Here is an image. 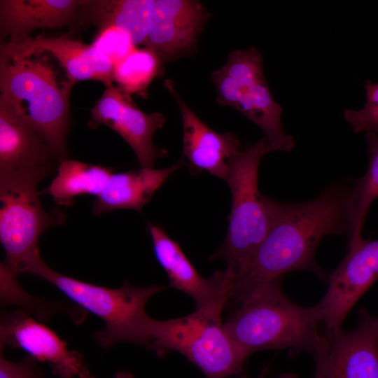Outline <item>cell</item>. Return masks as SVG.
<instances>
[{
  "mask_svg": "<svg viewBox=\"0 0 378 378\" xmlns=\"http://www.w3.org/2000/svg\"><path fill=\"white\" fill-rule=\"evenodd\" d=\"M57 74L47 55L0 50V99L10 105L62 161L67 156L69 97L74 83L59 81Z\"/></svg>",
  "mask_w": 378,
  "mask_h": 378,
  "instance_id": "3957f363",
  "label": "cell"
},
{
  "mask_svg": "<svg viewBox=\"0 0 378 378\" xmlns=\"http://www.w3.org/2000/svg\"><path fill=\"white\" fill-rule=\"evenodd\" d=\"M78 378H95L86 367L79 374ZM115 378H134V375L127 371H120L115 374Z\"/></svg>",
  "mask_w": 378,
  "mask_h": 378,
  "instance_id": "83f0119b",
  "label": "cell"
},
{
  "mask_svg": "<svg viewBox=\"0 0 378 378\" xmlns=\"http://www.w3.org/2000/svg\"><path fill=\"white\" fill-rule=\"evenodd\" d=\"M97 31L92 45L106 55L113 65L124 59L136 48L130 34L121 28L107 26Z\"/></svg>",
  "mask_w": 378,
  "mask_h": 378,
  "instance_id": "cb8c5ba5",
  "label": "cell"
},
{
  "mask_svg": "<svg viewBox=\"0 0 378 378\" xmlns=\"http://www.w3.org/2000/svg\"><path fill=\"white\" fill-rule=\"evenodd\" d=\"M328 346V337L327 335H325L321 340L314 356L316 358V368L314 378H326V365Z\"/></svg>",
  "mask_w": 378,
  "mask_h": 378,
  "instance_id": "4316f807",
  "label": "cell"
},
{
  "mask_svg": "<svg viewBox=\"0 0 378 378\" xmlns=\"http://www.w3.org/2000/svg\"><path fill=\"white\" fill-rule=\"evenodd\" d=\"M209 13L193 0H155L148 34L143 43L163 64L189 53L195 47Z\"/></svg>",
  "mask_w": 378,
  "mask_h": 378,
  "instance_id": "7c38bea8",
  "label": "cell"
},
{
  "mask_svg": "<svg viewBox=\"0 0 378 378\" xmlns=\"http://www.w3.org/2000/svg\"><path fill=\"white\" fill-rule=\"evenodd\" d=\"M241 378H248V377H242ZM257 378H263V375H260V377ZM277 378H298V377L295 374L286 373V374H281Z\"/></svg>",
  "mask_w": 378,
  "mask_h": 378,
  "instance_id": "f1b7e54d",
  "label": "cell"
},
{
  "mask_svg": "<svg viewBox=\"0 0 378 378\" xmlns=\"http://www.w3.org/2000/svg\"><path fill=\"white\" fill-rule=\"evenodd\" d=\"M163 65L158 55L150 49L135 48L113 66V80L126 94L144 96L153 80L161 74Z\"/></svg>",
  "mask_w": 378,
  "mask_h": 378,
  "instance_id": "7402d4cb",
  "label": "cell"
},
{
  "mask_svg": "<svg viewBox=\"0 0 378 378\" xmlns=\"http://www.w3.org/2000/svg\"><path fill=\"white\" fill-rule=\"evenodd\" d=\"M85 0H1L0 36L21 41L36 29H56L78 21Z\"/></svg>",
  "mask_w": 378,
  "mask_h": 378,
  "instance_id": "ac0fdd59",
  "label": "cell"
},
{
  "mask_svg": "<svg viewBox=\"0 0 378 378\" xmlns=\"http://www.w3.org/2000/svg\"><path fill=\"white\" fill-rule=\"evenodd\" d=\"M111 168L64 159L59 162L57 174L40 195H48L57 205L70 206L76 197L99 196L109 176Z\"/></svg>",
  "mask_w": 378,
  "mask_h": 378,
  "instance_id": "44dd1931",
  "label": "cell"
},
{
  "mask_svg": "<svg viewBox=\"0 0 378 378\" xmlns=\"http://www.w3.org/2000/svg\"><path fill=\"white\" fill-rule=\"evenodd\" d=\"M366 102L362 109H346L344 113L345 120L354 132L378 133V83L367 80L365 83Z\"/></svg>",
  "mask_w": 378,
  "mask_h": 378,
  "instance_id": "d4e9b609",
  "label": "cell"
},
{
  "mask_svg": "<svg viewBox=\"0 0 378 378\" xmlns=\"http://www.w3.org/2000/svg\"><path fill=\"white\" fill-rule=\"evenodd\" d=\"M90 112L89 126L102 124L117 132L134 150L141 168H154L157 159L167 155L153 142L154 133L165 123L164 115L144 113L118 87L106 88Z\"/></svg>",
  "mask_w": 378,
  "mask_h": 378,
  "instance_id": "30bf717a",
  "label": "cell"
},
{
  "mask_svg": "<svg viewBox=\"0 0 378 378\" xmlns=\"http://www.w3.org/2000/svg\"><path fill=\"white\" fill-rule=\"evenodd\" d=\"M358 313L355 329L328 333L326 378H378V318Z\"/></svg>",
  "mask_w": 378,
  "mask_h": 378,
  "instance_id": "2e32d148",
  "label": "cell"
},
{
  "mask_svg": "<svg viewBox=\"0 0 378 378\" xmlns=\"http://www.w3.org/2000/svg\"><path fill=\"white\" fill-rule=\"evenodd\" d=\"M220 302L180 318L160 321L147 316L139 345L157 356L177 351L195 365L206 378H226L241 373L248 358L226 332Z\"/></svg>",
  "mask_w": 378,
  "mask_h": 378,
  "instance_id": "277c9868",
  "label": "cell"
},
{
  "mask_svg": "<svg viewBox=\"0 0 378 378\" xmlns=\"http://www.w3.org/2000/svg\"><path fill=\"white\" fill-rule=\"evenodd\" d=\"M273 150L264 136L230 159L226 181L232 193L231 211L224 242L211 257L227 263L232 279L248 267L274 223L278 201L258 190V169L262 158Z\"/></svg>",
  "mask_w": 378,
  "mask_h": 378,
  "instance_id": "5b68a950",
  "label": "cell"
},
{
  "mask_svg": "<svg viewBox=\"0 0 378 378\" xmlns=\"http://www.w3.org/2000/svg\"><path fill=\"white\" fill-rule=\"evenodd\" d=\"M154 6L155 0H85L77 22L97 29L121 28L136 47L143 45L148 34Z\"/></svg>",
  "mask_w": 378,
  "mask_h": 378,
  "instance_id": "ffe728a7",
  "label": "cell"
},
{
  "mask_svg": "<svg viewBox=\"0 0 378 378\" xmlns=\"http://www.w3.org/2000/svg\"><path fill=\"white\" fill-rule=\"evenodd\" d=\"M50 175L43 171L0 174V241L6 252L2 264L14 275L32 273L43 261L38 247L48 228L65 223L57 208L45 210L38 186Z\"/></svg>",
  "mask_w": 378,
  "mask_h": 378,
  "instance_id": "8992f818",
  "label": "cell"
},
{
  "mask_svg": "<svg viewBox=\"0 0 378 378\" xmlns=\"http://www.w3.org/2000/svg\"><path fill=\"white\" fill-rule=\"evenodd\" d=\"M0 50L24 56L50 53L66 72L74 84L80 80H94L106 88L113 85V62L92 44L67 36H27L15 42H1Z\"/></svg>",
  "mask_w": 378,
  "mask_h": 378,
  "instance_id": "9a60e30c",
  "label": "cell"
},
{
  "mask_svg": "<svg viewBox=\"0 0 378 378\" xmlns=\"http://www.w3.org/2000/svg\"><path fill=\"white\" fill-rule=\"evenodd\" d=\"M278 279L252 289L237 302L239 306L223 326L248 356L265 349H289L315 356L323 337L319 305L300 306L282 291Z\"/></svg>",
  "mask_w": 378,
  "mask_h": 378,
  "instance_id": "7a4b0ae2",
  "label": "cell"
},
{
  "mask_svg": "<svg viewBox=\"0 0 378 378\" xmlns=\"http://www.w3.org/2000/svg\"><path fill=\"white\" fill-rule=\"evenodd\" d=\"M369 157L368 167L360 178L351 179V206L354 216L356 231L349 239L361 237L368 210L372 202L378 197V133L365 134Z\"/></svg>",
  "mask_w": 378,
  "mask_h": 378,
  "instance_id": "603a6c76",
  "label": "cell"
},
{
  "mask_svg": "<svg viewBox=\"0 0 378 378\" xmlns=\"http://www.w3.org/2000/svg\"><path fill=\"white\" fill-rule=\"evenodd\" d=\"M351 186L333 183L316 198L301 203L278 202L274 223L246 269L232 279L230 299L294 270L326 274L315 260V252L326 235L349 237L356 231L351 206Z\"/></svg>",
  "mask_w": 378,
  "mask_h": 378,
  "instance_id": "6da1fadb",
  "label": "cell"
},
{
  "mask_svg": "<svg viewBox=\"0 0 378 378\" xmlns=\"http://www.w3.org/2000/svg\"><path fill=\"white\" fill-rule=\"evenodd\" d=\"M211 78L219 105L236 109L259 127L273 151L293 150L294 139L283 128L282 108L271 94L264 74L263 57L257 48L231 52Z\"/></svg>",
  "mask_w": 378,
  "mask_h": 378,
  "instance_id": "ba28073f",
  "label": "cell"
},
{
  "mask_svg": "<svg viewBox=\"0 0 378 378\" xmlns=\"http://www.w3.org/2000/svg\"><path fill=\"white\" fill-rule=\"evenodd\" d=\"M164 85L181 112L183 155L188 160L191 172L205 171L226 181L229 161L241 150L239 139L231 132L219 133L206 125L182 99L172 80L166 79Z\"/></svg>",
  "mask_w": 378,
  "mask_h": 378,
  "instance_id": "4fadbf2b",
  "label": "cell"
},
{
  "mask_svg": "<svg viewBox=\"0 0 378 378\" xmlns=\"http://www.w3.org/2000/svg\"><path fill=\"white\" fill-rule=\"evenodd\" d=\"M155 256L165 271L172 287L189 296L201 308L230 300L231 282L225 271L216 272L211 278L202 277L181 248L163 228L148 223Z\"/></svg>",
  "mask_w": 378,
  "mask_h": 378,
  "instance_id": "5bb4252c",
  "label": "cell"
},
{
  "mask_svg": "<svg viewBox=\"0 0 378 378\" xmlns=\"http://www.w3.org/2000/svg\"><path fill=\"white\" fill-rule=\"evenodd\" d=\"M59 162L30 125L0 99V174L43 171L51 174Z\"/></svg>",
  "mask_w": 378,
  "mask_h": 378,
  "instance_id": "e0dca14e",
  "label": "cell"
},
{
  "mask_svg": "<svg viewBox=\"0 0 378 378\" xmlns=\"http://www.w3.org/2000/svg\"><path fill=\"white\" fill-rule=\"evenodd\" d=\"M0 378H44V374L37 361L29 356L14 363L7 360L0 349Z\"/></svg>",
  "mask_w": 378,
  "mask_h": 378,
  "instance_id": "484cf974",
  "label": "cell"
},
{
  "mask_svg": "<svg viewBox=\"0 0 378 378\" xmlns=\"http://www.w3.org/2000/svg\"><path fill=\"white\" fill-rule=\"evenodd\" d=\"M32 274L46 280L78 306L101 318L104 330L97 331L94 341L103 348L118 342L138 344L141 327L148 315L149 299L164 289L152 285L136 287L125 281L121 287L111 288L63 275L43 260Z\"/></svg>",
  "mask_w": 378,
  "mask_h": 378,
  "instance_id": "52a82bcc",
  "label": "cell"
},
{
  "mask_svg": "<svg viewBox=\"0 0 378 378\" xmlns=\"http://www.w3.org/2000/svg\"><path fill=\"white\" fill-rule=\"evenodd\" d=\"M180 160L164 169L141 168L134 171L112 173L103 190L92 204L95 216L118 209H129L141 212L155 192L169 176L182 166Z\"/></svg>",
  "mask_w": 378,
  "mask_h": 378,
  "instance_id": "d6986e66",
  "label": "cell"
},
{
  "mask_svg": "<svg viewBox=\"0 0 378 378\" xmlns=\"http://www.w3.org/2000/svg\"><path fill=\"white\" fill-rule=\"evenodd\" d=\"M29 314L22 309L1 314L0 349H21L36 361L47 363L55 375L78 377L87 367L82 354L69 350L65 341Z\"/></svg>",
  "mask_w": 378,
  "mask_h": 378,
  "instance_id": "8fae6325",
  "label": "cell"
},
{
  "mask_svg": "<svg viewBox=\"0 0 378 378\" xmlns=\"http://www.w3.org/2000/svg\"><path fill=\"white\" fill-rule=\"evenodd\" d=\"M378 279V239L349 241V251L329 277L326 293L318 304L328 333L341 330L351 308Z\"/></svg>",
  "mask_w": 378,
  "mask_h": 378,
  "instance_id": "9c48e42d",
  "label": "cell"
}]
</instances>
